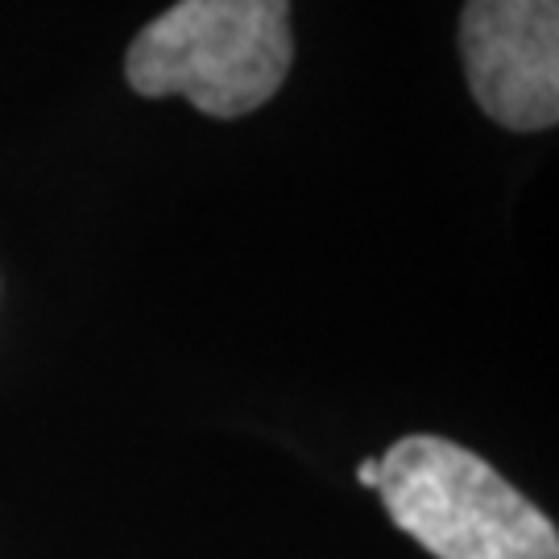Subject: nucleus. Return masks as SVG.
<instances>
[{
    "mask_svg": "<svg viewBox=\"0 0 559 559\" xmlns=\"http://www.w3.org/2000/svg\"><path fill=\"white\" fill-rule=\"evenodd\" d=\"M290 62V0H179L133 38L124 80L145 100L187 96L228 120L278 96Z\"/></svg>",
    "mask_w": 559,
    "mask_h": 559,
    "instance_id": "f257e3e1",
    "label": "nucleus"
},
{
    "mask_svg": "<svg viewBox=\"0 0 559 559\" xmlns=\"http://www.w3.org/2000/svg\"><path fill=\"white\" fill-rule=\"evenodd\" d=\"M378 493L402 535L436 559H559L556 522L443 436L394 443L378 460Z\"/></svg>",
    "mask_w": 559,
    "mask_h": 559,
    "instance_id": "f03ea898",
    "label": "nucleus"
},
{
    "mask_svg": "<svg viewBox=\"0 0 559 559\" xmlns=\"http://www.w3.org/2000/svg\"><path fill=\"white\" fill-rule=\"evenodd\" d=\"M460 59L480 112L514 133L559 120V0H468Z\"/></svg>",
    "mask_w": 559,
    "mask_h": 559,
    "instance_id": "7ed1b4c3",
    "label": "nucleus"
},
{
    "mask_svg": "<svg viewBox=\"0 0 559 559\" xmlns=\"http://www.w3.org/2000/svg\"><path fill=\"white\" fill-rule=\"evenodd\" d=\"M357 480L365 485V489H378V460H360L357 464Z\"/></svg>",
    "mask_w": 559,
    "mask_h": 559,
    "instance_id": "20e7f679",
    "label": "nucleus"
}]
</instances>
